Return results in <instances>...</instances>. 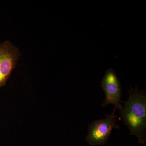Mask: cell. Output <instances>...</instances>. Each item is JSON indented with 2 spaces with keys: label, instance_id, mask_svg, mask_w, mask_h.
Returning a JSON list of instances; mask_svg holds the SVG:
<instances>
[{
  "label": "cell",
  "instance_id": "cell-2",
  "mask_svg": "<svg viewBox=\"0 0 146 146\" xmlns=\"http://www.w3.org/2000/svg\"><path fill=\"white\" fill-rule=\"evenodd\" d=\"M117 118L115 113L106 115L105 118L94 121L89 124L86 142L93 146H102L108 141L112 129H120Z\"/></svg>",
  "mask_w": 146,
  "mask_h": 146
},
{
  "label": "cell",
  "instance_id": "cell-4",
  "mask_svg": "<svg viewBox=\"0 0 146 146\" xmlns=\"http://www.w3.org/2000/svg\"><path fill=\"white\" fill-rule=\"evenodd\" d=\"M102 89L106 94V98L102 105L106 107L108 105L113 104L114 109L112 113H115L117 109L121 107V86L116 72L112 68L108 69L101 82Z\"/></svg>",
  "mask_w": 146,
  "mask_h": 146
},
{
  "label": "cell",
  "instance_id": "cell-3",
  "mask_svg": "<svg viewBox=\"0 0 146 146\" xmlns=\"http://www.w3.org/2000/svg\"><path fill=\"white\" fill-rule=\"evenodd\" d=\"M21 56L20 50L10 41L0 43V88L6 84Z\"/></svg>",
  "mask_w": 146,
  "mask_h": 146
},
{
  "label": "cell",
  "instance_id": "cell-1",
  "mask_svg": "<svg viewBox=\"0 0 146 146\" xmlns=\"http://www.w3.org/2000/svg\"><path fill=\"white\" fill-rule=\"evenodd\" d=\"M129 97L122 102L119 110L121 118L128 128L131 135L136 136L138 143L146 141V95L145 91H139L138 87H131Z\"/></svg>",
  "mask_w": 146,
  "mask_h": 146
}]
</instances>
